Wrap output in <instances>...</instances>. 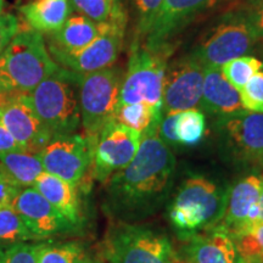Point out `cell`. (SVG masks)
Returning <instances> with one entry per match:
<instances>
[{
	"label": "cell",
	"mask_w": 263,
	"mask_h": 263,
	"mask_svg": "<svg viewBox=\"0 0 263 263\" xmlns=\"http://www.w3.org/2000/svg\"><path fill=\"white\" fill-rule=\"evenodd\" d=\"M160 122L141 133L132 162L107 180V206L120 222L133 223L153 216L168 197L176 159L159 136Z\"/></svg>",
	"instance_id": "obj_1"
},
{
	"label": "cell",
	"mask_w": 263,
	"mask_h": 263,
	"mask_svg": "<svg viewBox=\"0 0 263 263\" xmlns=\"http://www.w3.org/2000/svg\"><path fill=\"white\" fill-rule=\"evenodd\" d=\"M95 141L73 133L54 137L39 153L44 172L78 188L93 162Z\"/></svg>",
	"instance_id": "obj_11"
},
{
	"label": "cell",
	"mask_w": 263,
	"mask_h": 263,
	"mask_svg": "<svg viewBox=\"0 0 263 263\" xmlns=\"http://www.w3.org/2000/svg\"><path fill=\"white\" fill-rule=\"evenodd\" d=\"M199 105L203 111L217 116L244 110L239 90L226 80L218 67H203L202 97Z\"/></svg>",
	"instance_id": "obj_20"
},
{
	"label": "cell",
	"mask_w": 263,
	"mask_h": 263,
	"mask_svg": "<svg viewBox=\"0 0 263 263\" xmlns=\"http://www.w3.org/2000/svg\"><path fill=\"white\" fill-rule=\"evenodd\" d=\"M262 177L249 174L228 188L226 209L217 227L222 228L233 239L248 230L249 212L259 201Z\"/></svg>",
	"instance_id": "obj_17"
},
{
	"label": "cell",
	"mask_w": 263,
	"mask_h": 263,
	"mask_svg": "<svg viewBox=\"0 0 263 263\" xmlns=\"http://www.w3.org/2000/svg\"><path fill=\"white\" fill-rule=\"evenodd\" d=\"M141 133L111 121L99 133L94 146L91 176L99 182H107L115 173L132 162L139 149Z\"/></svg>",
	"instance_id": "obj_13"
},
{
	"label": "cell",
	"mask_w": 263,
	"mask_h": 263,
	"mask_svg": "<svg viewBox=\"0 0 263 263\" xmlns=\"http://www.w3.org/2000/svg\"><path fill=\"white\" fill-rule=\"evenodd\" d=\"M0 164L12 183L21 190L32 188L38 177L44 172L39 153L18 150L0 154Z\"/></svg>",
	"instance_id": "obj_23"
},
{
	"label": "cell",
	"mask_w": 263,
	"mask_h": 263,
	"mask_svg": "<svg viewBox=\"0 0 263 263\" xmlns=\"http://www.w3.org/2000/svg\"><path fill=\"white\" fill-rule=\"evenodd\" d=\"M213 130L230 162L245 167L263 164V114L241 110L218 116Z\"/></svg>",
	"instance_id": "obj_8"
},
{
	"label": "cell",
	"mask_w": 263,
	"mask_h": 263,
	"mask_svg": "<svg viewBox=\"0 0 263 263\" xmlns=\"http://www.w3.org/2000/svg\"><path fill=\"white\" fill-rule=\"evenodd\" d=\"M38 242L0 245V263H38Z\"/></svg>",
	"instance_id": "obj_32"
},
{
	"label": "cell",
	"mask_w": 263,
	"mask_h": 263,
	"mask_svg": "<svg viewBox=\"0 0 263 263\" xmlns=\"http://www.w3.org/2000/svg\"><path fill=\"white\" fill-rule=\"evenodd\" d=\"M256 42L251 29L240 12L229 14L207 33L192 52L203 67H218L251 51Z\"/></svg>",
	"instance_id": "obj_10"
},
{
	"label": "cell",
	"mask_w": 263,
	"mask_h": 263,
	"mask_svg": "<svg viewBox=\"0 0 263 263\" xmlns=\"http://www.w3.org/2000/svg\"><path fill=\"white\" fill-rule=\"evenodd\" d=\"M0 123L11 134L22 151L38 154L52 139L33 110L28 94L15 93L0 104Z\"/></svg>",
	"instance_id": "obj_15"
},
{
	"label": "cell",
	"mask_w": 263,
	"mask_h": 263,
	"mask_svg": "<svg viewBox=\"0 0 263 263\" xmlns=\"http://www.w3.org/2000/svg\"><path fill=\"white\" fill-rule=\"evenodd\" d=\"M16 10L22 25L43 35L57 32L72 14L70 0H17Z\"/></svg>",
	"instance_id": "obj_19"
},
{
	"label": "cell",
	"mask_w": 263,
	"mask_h": 263,
	"mask_svg": "<svg viewBox=\"0 0 263 263\" xmlns=\"http://www.w3.org/2000/svg\"><path fill=\"white\" fill-rule=\"evenodd\" d=\"M233 240L246 263H263V223L254 226Z\"/></svg>",
	"instance_id": "obj_29"
},
{
	"label": "cell",
	"mask_w": 263,
	"mask_h": 263,
	"mask_svg": "<svg viewBox=\"0 0 263 263\" xmlns=\"http://www.w3.org/2000/svg\"><path fill=\"white\" fill-rule=\"evenodd\" d=\"M21 147L16 143L11 134L6 130V128L0 123V154L10 153V151H18Z\"/></svg>",
	"instance_id": "obj_38"
},
{
	"label": "cell",
	"mask_w": 263,
	"mask_h": 263,
	"mask_svg": "<svg viewBox=\"0 0 263 263\" xmlns=\"http://www.w3.org/2000/svg\"><path fill=\"white\" fill-rule=\"evenodd\" d=\"M206 133L205 115L201 111L192 110L178 114L176 123V134L179 145H197Z\"/></svg>",
	"instance_id": "obj_27"
},
{
	"label": "cell",
	"mask_w": 263,
	"mask_h": 263,
	"mask_svg": "<svg viewBox=\"0 0 263 263\" xmlns=\"http://www.w3.org/2000/svg\"><path fill=\"white\" fill-rule=\"evenodd\" d=\"M178 114H166L161 118L159 126V136L168 146L179 145L176 134V123Z\"/></svg>",
	"instance_id": "obj_35"
},
{
	"label": "cell",
	"mask_w": 263,
	"mask_h": 263,
	"mask_svg": "<svg viewBox=\"0 0 263 263\" xmlns=\"http://www.w3.org/2000/svg\"><path fill=\"white\" fill-rule=\"evenodd\" d=\"M235 2L236 3H241L242 5L246 6V5L252 4V3H255V2H258V0H235Z\"/></svg>",
	"instance_id": "obj_41"
},
{
	"label": "cell",
	"mask_w": 263,
	"mask_h": 263,
	"mask_svg": "<svg viewBox=\"0 0 263 263\" xmlns=\"http://www.w3.org/2000/svg\"><path fill=\"white\" fill-rule=\"evenodd\" d=\"M77 76L60 68L28 94L33 110L52 138L73 134L81 126Z\"/></svg>",
	"instance_id": "obj_4"
},
{
	"label": "cell",
	"mask_w": 263,
	"mask_h": 263,
	"mask_svg": "<svg viewBox=\"0 0 263 263\" xmlns=\"http://www.w3.org/2000/svg\"><path fill=\"white\" fill-rule=\"evenodd\" d=\"M42 241L28 228L12 205L0 209V245Z\"/></svg>",
	"instance_id": "obj_26"
},
{
	"label": "cell",
	"mask_w": 263,
	"mask_h": 263,
	"mask_svg": "<svg viewBox=\"0 0 263 263\" xmlns=\"http://www.w3.org/2000/svg\"><path fill=\"white\" fill-rule=\"evenodd\" d=\"M239 12L251 29L256 41L263 39V0L244 6V9Z\"/></svg>",
	"instance_id": "obj_33"
},
{
	"label": "cell",
	"mask_w": 263,
	"mask_h": 263,
	"mask_svg": "<svg viewBox=\"0 0 263 263\" xmlns=\"http://www.w3.org/2000/svg\"><path fill=\"white\" fill-rule=\"evenodd\" d=\"M218 0H162L155 14L138 26L144 47L168 52V42Z\"/></svg>",
	"instance_id": "obj_12"
},
{
	"label": "cell",
	"mask_w": 263,
	"mask_h": 263,
	"mask_svg": "<svg viewBox=\"0 0 263 263\" xmlns=\"http://www.w3.org/2000/svg\"><path fill=\"white\" fill-rule=\"evenodd\" d=\"M20 192L21 189L12 183V180L9 178V176L0 164V209L12 205L15 197Z\"/></svg>",
	"instance_id": "obj_36"
},
{
	"label": "cell",
	"mask_w": 263,
	"mask_h": 263,
	"mask_svg": "<svg viewBox=\"0 0 263 263\" xmlns=\"http://www.w3.org/2000/svg\"><path fill=\"white\" fill-rule=\"evenodd\" d=\"M3 9H4V0H0V15L3 14Z\"/></svg>",
	"instance_id": "obj_42"
},
{
	"label": "cell",
	"mask_w": 263,
	"mask_h": 263,
	"mask_svg": "<svg viewBox=\"0 0 263 263\" xmlns=\"http://www.w3.org/2000/svg\"><path fill=\"white\" fill-rule=\"evenodd\" d=\"M44 197L59 213L78 226L81 222V205L76 186L48 172H43L32 186Z\"/></svg>",
	"instance_id": "obj_22"
},
{
	"label": "cell",
	"mask_w": 263,
	"mask_h": 263,
	"mask_svg": "<svg viewBox=\"0 0 263 263\" xmlns=\"http://www.w3.org/2000/svg\"><path fill=\"white\" fill-rule=\"evenodd\" d=\"M21 28V21L15 15L10 12H3L0 15V57Z\"/></svg>",
	"instance_id": "obj_34"
},
{
	"label": "cell",
	"mask_w": 263,
	"mask_h": 263,
	"mask_svg": "<svg viewBox=\"0 0 263 263\" xmlns=\"http://www.w3.org/2000/svg\"><path fill=\"white\" fill-rule=\"evenodd\" d=\"M167 51H156L134 44L128 70L122 77L118 105L145 103L162 110L163 77L167 67Z\"/></svg>",
	"instance_id": "obj_7"
},
{
	"label": "cell",
	"mask_w": 263,
	"mask_h": 263,
	"mask_svg": "<svg viewBox=\"0 0 263 263\" xmlns=\"http://www.w3.org/2000/svg\"><path fill=\"white\" fill-rule=\"evenodd\" d=\"M60 68L44 35L22 25L0 57V85L9 93L29 94Z\"/></svg>",
	"instance_id": "obj_2"
},
{
	"label": "cell",
	"mask_w": 263,
	"mask_h": 263,
	"mask_svg": "<svg viewBox=\"0 0 263 263\" xmlns=\"http://www.w3.org/2000/svg\"><path fill=\"white\" fill-rule=\"evenodd\" d=\"M242 108L250 112L263 114V70L239 90Z\"/></svg>",
	"instance_id": "obj_31"
},
{
	"label": "cell",
	"mask_w": 263,
	"mask_h": 263,
	"mask_svg": "<svg viewBox=\"0 0 263 263\" xmlns=\"http://www.w3.org/2000/svg\"><path fill=\"white\" fill-rule=\"evenodd\" d=\"M12 207L22 217L33 234L41 240L70 232L74 227L34 188L22 189L15 197Z\"/></svg>",
	"instance_id": "obj_16"
},
{
	"label": "cell",
	"mask_w": 263,
	"mask_h": 263,
	"mask_svg": "<svg viewBox=\"0 0 263 263\" xmlns=\"http://www.w3.org/2000/svg\"><path fill=\"white\" fill-rule=\"evenodd\" d=\"M118 4L117 0H70L72 12H77L98 24L108 21Z\"/></svg>",
	"instance_id": "obj_30"
},
{
	"label": "cell",
	"mask_w": 263,
	"mask_h": 263,
	"mask_svg": "<svg viewBox=\"0 0 263 263\" xmlns=\"http://www.w3.org/2000/svg\"><path fill=\"white\" fill-rule=\"evenodd\" d=\"M202 85L203 66L192 54L167 65L162 90L164 115L179 114L199 106Z\"/></svg>",
	"instance_id": "obj_14"
},
{
	"label": "cell",
	"mask_w": 263,
	"mask_h": 263,
	"mask_svg": "<svg viewBox=\"0 0 263 263\" xmlns=\"http://www.w3.org/2000/svg\"><path fill=\"white\" fill-rule=\"evenodd\" d=\"M105 22L98 24L82 15H72L57 32L48 34L49 51L74 52L89 45L103 32Z\"/></svg>",
	"instance_id": "obj_21"
},
{
	"label": "cell",
	"mask_w": 263,
	"mask_h": 263,
	"mask_svg": "<svg viewBox=\"0 0 263 263\" xmlns=\"http://www.w3.org/2000/svg\"><path fill=\"white\" fill-rule=\"evenodd\" d=\"M228 189L201 176L183 180L170 206L168 219L182 238L211 229L221 221Z\"/></svg>",
	"instance_id": "obj_3"
},
{
	"label": "cell",
	"mask_w": 263,
	"mask_h": 263,
	"mask_svg": "<svg viewBox=\"0 0 263 263\" xmlns=\"http://www.w3.org/2000/svg\"><path fill=\"white\" fill-rule=\"evenodd\" d=\"M183 254L189 263H246L228 233L219 227L185 238Z\"/></svg>",
	"instance_id": "obj_18"
},
{
	"label": "cell",
	"mask_w": 263,
	"mask_h": 263,
	"mask_svg": "<svg viewBox=\"0 0 263 263\" xmlns=\"http://www.w3.org/2000/svg\"><path fill=\"white\" fill-rule=\"evenodd\" d=\"M12 94H15V93H9V91L6 90L4 87H2V85H0V104L4 103L6 99H8L9 97H11Z\"/></svg>",
	"instance_id": "obj_39"
},
{
	"label": "cell",
	"mask_w": 263,
	"mask_h": 263,
	"mask_svg": "<svg viewBox=\"0 0 263 263\" xmlns=\"http://www.w3.org/2000/svg\"><path fill=\"white\" fill-rule=\"evenodd\" d=\"M162 118V110H156L145 103L117 105L114 120L116 122L144 133L151 126L159 123Z\"/></svg>",
	"instance_id": "obj_25"
},
{
	"label": "cell",
	"mask_w": 263,
	"mask_h": 263,
	"mask_svg": "<svg viewBox=\"0 0 263 263\" xmlns=\"http://www.w3.org/2000/svg\"><path fill=\"white\" fill-rule=\"evenodd\" d=\"M259 209H261V216H259V223H263V177H262V189H261V195H259V201H258Z\"/></svg>",
	"instance_id": "obj_40"
},
{
	"label": "cell",
	"mask_w": 263,
	"mask_h": 263,
	"mask_svg": "<svg viewBox=\"0 0 263 263\" xmlns=\"http://www.w3.org/2000/svg\"><path fill=\"white\" fill-rule=\"evenodd\" d=\"M263 70V62L257 58L244 55L230 60L221 67L222 74L233 87L240 90L257 72Z\"/></svg>",
	"instance_id": "obj_28"
},
{
	"label": "cell",
	"mask_w": 263,
	"mask_h": 263,
	"mask_svg": "<svg viewBox=\"0 0 263 263\" xmlns=\"http://www.w3.org/2000/svg\"><path fill=\"white\" fill-rule=\"evenodd\" d=\"M38 263H100L78 242H38Z\"/></svg>",
	"instance_id": "obj_24"
},
{
	"label": "cell",
	"mask_w": 263,
	"mask_h": 263,
	"mask_svg": "<svg viewBox=\"0 0 263 263\" xmlns=\"http://www.w3.org/2000/svg\"><path fill=\"white\" fill-rule=\"evenodd\" d=\"M104 256L108 263H176L177 256L166 235L133 223L118 222L107 233Z\"/></svg>",
	"instance_id": "obj_5"
},
{
	"label": "cell",
	"mask_w": 263,
	"mask_h": 263,
	"mask_svg": "<svg viewBox=\"0 0 263 263\" xmlns=\"http://www.w3.org/2000/svg\"><path fill=\"white\" fill-rule=\"evenodd\" d=\"M133 3L138 14H139V24H138V26H140L155 14L162 0H133Z\"/></svg>",
	"instance_id": "obj_37"
},
{
	"label": "cell",
	"mask_w": 263,
	"mask_h": 263,
	"mask_svg": "<svg viewBox=\"0 0 263 263\" xmlns=\"http://www.w3.org/2000/svg\"><path fill=\"white\" fill-rule=\"evenodd\" d=\"M121 82V72L114 67L77 76L81 124L84 136L95 143L101 129L114 121Z\"/></svg>",
	"instance_id": "obj_6"
},
{
	"label": "cell",
	"mask_w": 263,
	"mask_h": 263,
	"mask_svg": "<svg viewBox=\"0 0 263 263\" xmlns=\"http://www.w3.org/2000/svg\"><path fill=\"white\" fill-rule=\"evenodd\" d=\"M126 14L121 5L104 24L103 32L89 45L74 52L49 51L54 61L64 70L76 74H87L111 67L120 55L123 44Z\"/></svg>",
	"instance_id": "obj_9"
}]
</instances>
